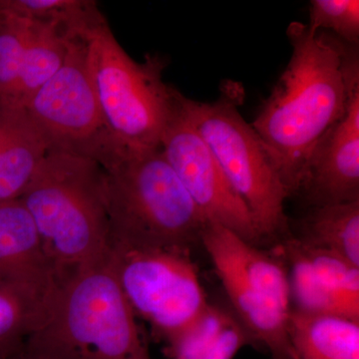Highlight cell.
<instances>
[{"instance_id": "1", "label": "cell", "mask_w": 359, "mask_h": 359, "mask_svg": "<svg viewBox=\"0 0 359 359\" xmlns=\"http://www.w3.org/2000/svg\"><path fill=\"white\" fill-rule=\"evenodd\" d=\"M292 55L250 123L268 150L289 196L301 191L318 142L344 115L359 86L358 45L294 21Z\"/></svg>"}, {"instance_id": "2", "label": "cell", "mask_w": 359, "mask_h": 359, "mask_svg": "<svg viewBox=\"0 0 359 359\" xmlns=\"http://www.w3.org/2000/svg\"><path fill=\"white\" fill-rule=\"evenodd\" d=\"M20 200L36 226L60 290L109 259L104 173L94 161L47 153Z\"/></svg>"}, {"instance_id": "3", "label": "cell", "mask_w": 359, "mask_h": 359, "mask_svg": "<svg viewBox=\"0 0 359 359\" xmlns=\"http://www.w3.org/2000/svg\"><path fill=\"white\" fill-rule=\"evenodd\" d=\"M112 247L190 252L208 219L162 149L125 151L103 169Z\"/></svg>"}, {"instance_id": "4", "label": "cell", "mask_w": 359, "mask_h": 359, "mask_svg": "<svg viewBox=\"0 0 359 359\" xmlns=\"http://www.w3.org/2000/svg\"><path fill=\"white\" fill-rule=\"evenodd\" d=\"M25 346L42 359H149L110 257L60 290Z\"/></svg>"}, {"instance_id": "5", "label": "cell", "mask_w": 359, "mask_h": 359, "mask_svg": "<svg viewBox=\"0 0 359 359\" xmlns=\"http://www.w3.org/2000/svg\"><path fill=\"white\" fill-rule=\"evenodd\" d=\"M89 76L104 120L120 145L160 148L173 105L175 87L165 83L164 59L137 62L116 39L104 18L85 33Z\"/></svg>"}, {"instance_id": "6", "label": "cell", "mask_w": 359, "mask_h": 359, "mask_svg": "<svg viewBox=\"0 0 359 359\" xmlns=\"http://www.w3.org/2000/svg\"><path fill=\"white\" fill-rule=\"evenodd\" d=\"M243 99L244 90L230 82L212 102L185 96L184 104L262 237L273 236L287 229L285 202L289 194L259 135L238 111Z\"/></svg>"}, {"instance_id": "7", "label": "cell", "mask_w": 359, "mask_h": 359, "mask_svg": "<svg viewBox=\"0 0 359 359\" xmlns=\"http://www.w3.org/2000/svg\"><path fill=\"white\" fill-rule=\"evenodd\" d=\"M85 35L71 39L65 63L25 105L48 152L86 158L102 169L128 150L108 129L89 76Z\"/></svg>"}, {"instance_id": "8", "label": "cell", "mask_w": 359, "mask_h": 359, "mask_svg": "<svg viewBox=\"0 0 359 359\" xmlns=\"http://www.w3.org/2000/svg\"><path fill=\"white\" fill-rule=\"evenodd\" d=\"M110 263L134 314L169 344L210 306L189 252L112 247Z\"/></svg>"}, {"instance_id": "9", "label": "cell", "mask_w": 359, "mask_h": 359, "mask_svg": "<svg viewBox=\"0 0 359 359\" xmlns=\"http://www.w3.org/2000/svg\"><path fill=\"white\" fill-rule=\"evenodd\" d=\"M175 88L173 105L161 138L170 166L208 221L216 222L252 244L261 238L249 209L231 188L218 161L194 126Z\"/></svg>"}, {"instance_id": "10", "label": "cell", "mask_w": 359, "mask_h": 359, "mask_svg": "<svg viewBox=\"0 0 359 359\" xmlns=\"http://www.w3.org/2000/svg\"><path fill=\"white\" fill-rule=\"evenodd\" d=\"M301 191L313 207L359 200V86L313 148Z\"/></svg>"}, {"instance_id": "11", "label": "cell", "mask_w": 359, "mask_h": 359, "mask_svg": "<svg viewBox=\"0 0 359 359\" xmlns=\"http://www.w3.org/2000/svg\"><path fill=\"white\" fill-rule=\"evenodd\" d=\"M0 285L51 306L61 290L36 226L20 199L0 201Z\"/></svg>"}, {"instance_id": "12", "label": "cell", "mask_w": 359, "mask_h": 359, "mask_svg": "<svg viewBox=\"0 0 359 359\" xmlns=\"http://www.w3.org/2000/svg\"><path fill=\"white\" fill-rule=\"evenodd\" d=\"M201 241L212 264L231 269L252 290L290 313L289 278L276 261L216 222L205 223Z\"/></svg>"}, {"instance_id": "13", "label": "cell", "mask_w": 359, "mask_h": 359, "mask_svg": "<svg viewBox=\"0 0 359 359\" xmlns=\"http://www.w3.org/2000/svg\"><path fill=\"white\" fill-rule=\"evenodd\" d=\"M47 153L25 106L0 101V201L20 199Z\"/></svg>"}, {"instance_id": "14", "label": "cell", "mask_w": 359, "mask_h": 359, "mask_svg": "<svg viewBox=\"0 0 359 359\" xmlns=\"http://www.w3.org/2000/svg\"><path fill=\"white\" fill-rule=\"evenodd\" d=\"M292 359H359V323L340 316L290 311Z\"/></svg>"}, {"instance_id": "15", "label": "cell", "mask_w": 359, "mask_h": 359, "mask_svg": "<svg viewBox=\"0 0 359 359\" xmlns=\"http://www.w3.org/2000/svg\"><path fill=\"white\" fill-rule=\"evenodd\" d=\"M76 36L80 35L58 23L32 20L20 78L11 103L25 107L37 90L60 69L71 39Z\"/></svg>"}, {"instance_id": "16", "label": "cell", "mask_w": 359, "mask_h": 359, "mask_svg": "<svg viewBox=\"0 0 359 359\" xmlns=\"http://www.w3.org/2000/svg\"><path fill=\"white\" fill-rule=\"evenodd\" d=\"M299 240L330 250L359 268V200L313 207Z\"/></svg>"}, {"instance_id": "17", "label": "cell", "mask_w": 359, "mask_h": 359, "mask_svg": "<svg viewBox=\"0 0 359 359\" xmlns=\"http://www.w3.org/2000/svg\"><path fill=\"white\" fill-rule=\"evenodd\" d=\"M292 263L290 295L304 313L340 316L359 323V292H351L320 280L299 259Z\"/></svg>"}, {"instance_id": "18", "label": "cell", "mask_w": 359, "mask_h": 359, "mask_svg": "<svg viewBox=\"0 0 359 359\" xmlns=\"http://www.w3.org/2000/svg\"><path fill=\"white\" fill-rule=\"evenodd\" d=\"M52 308L20 290L0 285V359L25 346Z\"/></svg>"}, {"instance_id": "19", "label": "cell", "mask_w": 359, "mask_h": 359, "mask_svg": "<svg viewBox=\"0 0 359 359\" xmlns=\"http://www.w3.org/2000/svg\"><path fill=\"white\" fill-rule=\"evenodd\" d=\"M32 20L7 11L0 0V101H13Z\"/></svg>"}, {"instance_id": "20", "label": "cell", "mask_w": 359, "mask_h": 359, "mask_svg": "<svg viewBox=\"0 0 359 359\" xmlns=\"http://www.w3.org/2000/svg\"><path fill=\"white\" fill-rule=\"evenodd\" d=\"M289 256L299 259L314 276L341 289L359 292V268L341 257L299 240L287 245Z\"/></svg>"}, {"instance_id": "21", "label": "cell", "mask_w": 359, "mask_h": 359, "mask_svg": "<svg viewBox=\"0 0 359 359\" xmlns=\"http://www.w3.org/2000/svg\"><path fill=\"white\" fill-rule=\"evenodd\" d=\"M309 29L332 33L351 45L359 43L358 0H313L309 4Z\"/></svg>"}, {"instance_id": "22", "label": "cell", "mask_w": 359, "mask_h": 359, "mask_svg": "<svg viewBox=\"0 0 359 359\" xmlns=\"http://www.w3.org/2000/svg\"><path fill=\"white\" fill-rule=\"evenodd\" d=\"M231 320L221 309L209 306L197 320L169 344L171 359H201Z\"/></svg>"}, {"instance_id": "23", "label": "cell", "mask_w": 359, "mask_h": 359, "mask_svg": "<svg viewBox=\"0 0 359 359\" xmlns=\"http://www.w3.org/2000/svg\"><path fill=\"white\" fill-rule=\"evenodd\" d=\"M247 342L245 330L231 320L201 359H233Z\"/></svg>"}, {"instance_id": "24", "label": "cell", "mask_w": 359, "mask_h": 359, "mask_svg": "<svg viewBox=\"0 0 359 359\" xmlns=\"http://www.w3.org/2000/svg\"><path fill=\"white\" fill-rule=\"evenodd\" d=\"M4 359H42L39 358V356L35 355L32 353H30L27 348H26L25 344L22 347H20L18 351H16L15 353L11 354V355L7 356V358Z\"/></svg>"}]
</instances>
